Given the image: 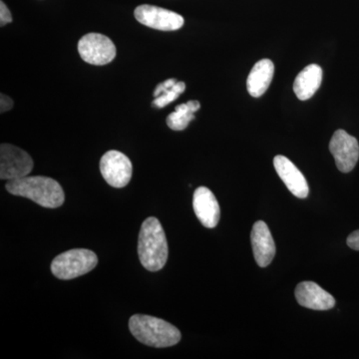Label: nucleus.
Here are the masks:
<instances>
[{
  "instance_id": "4",
  "label": "nucleus",
  "mask_w": 359,
  "mask_h": 359,
  "mask_svg": "<svg viewBox=\"0 0 359 359\" xmlns=\"http://www.w3.org/2000/svg\"><path fill=\"white\" fill-rule=\"evenodd\" d=\"M98 257L95 252L86 249L67 250L52 261L51 271L60 280H72L88 273L95 269Z\"/></svg>"
},
{
  "instance_id": "6",
  "label": "nucleus",
  "mask_w": 359,
  "mask_h": 359,
  "mask_svg": "<svg viewBox=\"0 0 359 359\" xmlns=\"http://www.w3.org/2000/svg\"><path fill=\"white\" fill-rule=\"evenodd\" d=\"M33 166L32 158L22 149L11 144L0 146V179L25 178L32 173Z\"/></svg>"
},
{
  "instance_id": "8",
  "label": "nucleus",
  "mask_w": 359,
  "mask_h": 359,
  "mask_svg": "<svg viewBox=\"0 0 359 359\" xmlns=\"http://www.w3.org/2000/svg\"><path fill=\"white\" fill-rule=\"evenodd\" d=\"M134 16L141 25L162 32H175L184 25L183 16L180 14L148 4L137 7Z\"/></svg>"
},
{
  "instance_id": "9",
  "label": "nucleus",
  "mask_w": 359,
  "mask_h": 359,
  "mask_svg": "<svg viewBox=\"0 0 359 359\" xmlns=\"http://www.w3.org/2000/svg\"><path fill=\"white\" fill-rule=\"evenodd\" d=\"M330 150L340 172L353 171L359 159V144L356 138L344 130H337L330 140Z\"/></svg>"
},
{
  "instance_id": "16",
  "label": "nucleus",
  "mask_w": 359,
  "mask_h": 359,
  "mask_svg": "<svg viewBox=\"0 0 359 359\" xmlns=\"http://www.w3.org/2000/svg\"><path fill=\"white\" fill-rule=\"evenodd\" d=\"M199 101L191 100L178 105L173 113L167 117V125L174 131H183L195 119V113L200 109Z\"/></svg>"
},
{
  "instance_id": "14",
  "label": "nucleus",
  "mask_w": 359,
  "mask_h": 359,
  "mask_svg": "<svg viewBox=\"0 0 359 359\" xmlns=\"http://www.w3.org/2000/svg\"><path fill=\"white\" fill-rule=\"evenodd\" d=\"M275 73V65L269 59H262L250 71L247 80V88L250 95L259 98L268 90Z\"/></svg>"
},
{
  "instance_id": "11",
  "label": "nucleus",
  "mask_w": 359,
  "mask_h": 359,
  "mask_svg": "<svg viewBox=\"0 0 359 359\" xmlns=\"http://www.w3.org/2000/svg\"><path fill=\"white\" fill-rule=\"evenodd\" d=\"M273 166L276 173L292 195L299 199H306L308 197L309 193L308 182L292 161L285 156L278 155L273 159Z\"/></svg>"
},
{
  "instance_id": "2",
  "label": "nucleus",
  "mask_w": 359,
  "mask_h": 359,
  "mask_svg": "<svg viewBox=\"0 0 359 359\" xmlns=\"http://www.w3.org/2000/svg\"><path fill=\"white\" fill-rule=\"evenodd\" d=\"M168 243L159 219L150 217L142 224L139 233L138 255L142 266L150 271L164 268L168 259Z\"/></svg>"
},
{
  "instance_id": "15",
  "label": "nucleus",
  "mask_w": 359,
  "mask_h": 359,
  "mask_svg": "<svg viewBox=\"0 0 359 359\" xmlns=\"http://www.w3.org/2000/svg\"><path fill=\"white\" fill-rule=\"evenodd\" d=\"M323 82V69L320 66H306L295 78L294 91L302 101L309 100L316 94Z\"/></svg>"
},
{
  "instance_id": "20",
  "label": "nucleus",
  "mask_w": 359,
  "mask_h": 359,
  "mask_svg": "<svg viewBox=\"0 0 359 359\" xmlns=\"http://www.w3.org/2000/svg\"><path fill=\"white\" fill-rule=\"evenodd\" d=\"M347 245L351 249L359 250V230L353 231L347 238Z\"/></svg>"
},
{
  "instance_id": "3",
  "label": "nucleus",
  "mask_w": 359,
  "mask_h": 359,
  "mask_svg": "<svg viewBox=\"0 0 359 359\" xmlns=\"http://www.w3.org/2000/svg\"><path fill=\"white\" fill-rule=\"evenodd\" d=\"M129 328L138 341L156 348L176 346L182 337L178 328L171 323L145 314L132 316Z\"/></svg>"
},
{
  "instance_id": "19",
  "label": "nucleus",
  "mask_w": 359,
  "mask_h": 359,
  "mask_svg": "<svg viewBox=\"0 0 359 359\" xmlns=\"http://www.w3.org/2000/svg\"><path fill=\"white\" fill-rule=\"evenodd\" d=\"M0 97H1V98H0V112L4 113L7 112V111L13 109V99H11V97L4 95V93H1V95H0Z\"/></svg>"
},
{
  "instance_id": "5",
  "label": "nucleus",
  "mask_w": 359,
  "mask_h": 359,
  "mask_svg": "<svg viewBox=\"0 0 359 359\" xmlns=\"http://www.w3.org/2000/svg\"><path fill=\"white\" fill-rule=\"evenodd\" d=\"M78 52L82 60L89 65H108L116 57V46L112 40L100 33H88L78 42Z\"/></svg>"
},
{
  "instance_id": "12",
  "label": "nucleus",
  "mask_w": 359,
  "mask_h": 359,
  "mask_svg": "<svg viewBox=\"0 0 359 359\" xmlns=\"http://www.w3.org/2000/svg\"><path fill=\"white\" fill-rule=\"evenodd\" d=\"M295 299L304 308L328 311L335 306V299L327 290L313 282H302L295 289Z\"/></svg>"
},
{
  "instance_id": "18",
  "label": "nucleus",
  "mask_w": 359,
  "mask_h": 359,
  "mask_svg": "<svg viewBox=\"0 0 359 359\" xmlns=\"http://www.w3.org/2000/svg\"><path fill=\"white\" fill-rule=\"evenodd\" d=\"M13 22V15L11 11L7 8L6 4L4 1L0 2V25L4 27L8 23Z\"/></svg>"
},
{
  "instance_id": "17",
  "label": "nucleus",
  "mask_w": 359,
  "mask_h": 359,
  "mask_svg": "<svg viewBox=\"0 0 359 359\" xmlns=\"http://www.w3.org/2000/svg\"><path fill=\"white\" fill-rule=\"evenodd\" d=\"M185 90L186 84L182 81H177L176 79H168L166 81L162 82L155 88L153 107H166L170 103L177 100Z\"/></svg>"
},
{
  "instance_id": "10",
  "label": "nucleus",
  "mask_w": 359,
  "mask_h": 359,
  "mask_svg": "<svg viewBox=\"0 0 359 359\" xmlns=\"http://www.w3.org/2000/svg\"><path fill=\"white\" fill-rule=\"evenodd\" d=\"M193 207L196 216L203 226L208 229L216 228L221 218L218 200L207 187H199L194 193Z\"/></svg>"
},
{
  "instance_id": "13",
  "label": "nucleus",
  "mask_w": 359,
  "mask_h": 359,
  "mask_svg": "<svg viewBox=\"0 0 359 359\" xmlns=\"http://www.w3.org/2000/svg\"><path fill=\"white\" fill-rule=\"evenodd\" d=\"M252 250L257 264L261 268H266L273 262L276 256V244L269 231L268 224L263 221H257L252 226Z\"/></svg>"
},
{
  "instance_id": "1",
  "label": "nucleus",
  "mask_w": 359,
  "mask_h": 359,
  "mask_svg": "<svg viewBox=\"0 0 359 359\" xmlns=\"http://www.w3.org/2000/svg\"><path fill=\"white\" fill-rule=\"evenodd\" d=\"M6 188L14 196L27 198L41 207L55 209L65 203V195L57 181L48 177L34 176L9 180Z\"/></svg>"
},
{
  "instance_id": "7",
  "label": "nucleus",
  "mask_w": 359,
  "mask_h": 359,
  "mask_svg": "<svg viewBox=\"0 0 359 359\" xmlns=\"http://www.w3.org/2000/svg\"><path fill=\"white\" fill-rule=\"evenodd\" d=\"M100 172L111 187L124 188L132 178L133 166L126 155L119 151L111 150L101 158Z\"/></svg>"
}]
</instances>
